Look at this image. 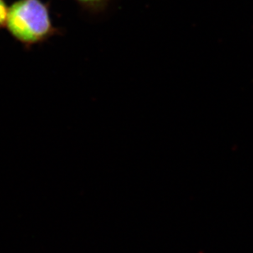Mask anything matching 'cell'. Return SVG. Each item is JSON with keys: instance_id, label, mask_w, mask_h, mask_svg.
Masks as SVG:
<instances>
[{"instance_id": "cell-2", "label": "cell", "mask_w": 253, "mask_h": 253, "mask_svg": "<svg viewBox=\"0 0 253 253\" xmlns=\"http://www.w3.org/2000/svg\"><path fill=\"white\" fill-rule=\"evenodd\" d=\"M82 7L92 12H100L105 9L110 0H75Z\"/></svg>"}, {"instance_id": "cell-1", "label": "cell", "mask_w": 253, "mask_h": 253, "mask_svg": "<svg viewBox=\"0 0 253 253\" xmlns=\"http://www.w3.org/2000/svg\"><path fill=\"white\" fill-rule=\"evenodd\" d=\"M17 42L30 47L46 42L57 33L49 6L42 0H17L8 7L6 26Z\"/></svg>"}, {"instance_id": "cell-3", "label": "cell", "mask_w": 253, "mask_h": 253, "mask_svg": "<svg viewBox=\"0 0 253 253\" xmlns=\"http://www.w3.org/2000/svg\"><path fill=\"white\" fill-rule=\"evenodd\" d=\"M7 12H8V7L5 0H0V28L6 26Z\"/></svg>"}]
</instances>
